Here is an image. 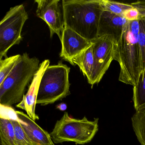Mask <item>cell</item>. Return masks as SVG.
Listing matches in <instances>:
<instances>
[{"label":"cell","instance_id":"2","mask_svg":"<svg viewBox=\"0 0 145 145\" xmlns=\"http://www.w3.org/2000/svg\"><path fill=\"white\" fill-rule=\"evenodd\" d=\"M138 33L139 20L128 22L115 45L114 57L120 66L119 80L133 87L137 84L142 72Z\"/></svg>","mask_w":145,"mask_h":145},{"label":"cell","instance_id":"1","mask_svg":"<svg viewBox=\"0 0 145 145\" xmlns=\"http://www.w3.org/2000/svg\"><path fill=\"white\" fill-rule=\"evenodd\" d=\"M64 27L92 42L98 38L103 9L101 0H62Z\"/></svg>","mask_w":145,"mask_h":145},{"label":"cell","instance_id":"6","mask_svg":"<svg viewBox=\"0 0 145 145\" xmlns=\"http://www.w3.org/2000/svg\"><path fill=\"white\" fill-rule=\"evenodd\" d=\"M28 19L23 5L11 7L0 23V60L7 58L8 50L22 40V32Z\"/></svg>","mask_w":145,"mask_h":145},{"label":"cell","instance_id":"21","mask_svg":"<svg viewBox=\"0 0 145 145\" xmlns=\"http://www.w3.org/2000/svg\"><path fill=\"white\" fill-rule=\"evenodd\" d=\"M123 17L129 22L137 21L139 20V13L136 8L133 7L125 12Z\"/></svg>","mask_w":145,"mask_h":145},{"label":"cell","instance_id":"9","mask_svg":"<svg viewBox=\"0 0 145 145\" xmlns=\"http://www.w3.org/2000/svg\"><path fill=\"white\" fill-rule=\"evenodd\" d=\"M61 50L60 56L74 66L72 60L92 45V43L68 28L62 33Z\"/></svg>","mask_w":145,"mask_h":145},{"label":"cell","instance_id":"14","mask_svg":"<svg viewBox=\"0 0 145 145\" xmlns=\"http://www.w3.org/2000/svg\"><path fill=\"white\" fill-rule=\"evenodd\" d=\"M0 138L1 145H18L10 118L1 116Z\"/></svg>","mask_w":145,"mask_h":145},{"label":"cell","instance_id":"12","mask_svg":"<svg viewBox=\"0 0 145 145\" xmlns=\"http://www.w3.org/2000/svg\"><path fill=\"white\" fill-rule=\"evenodd\" d=\"M17 119L32 142L35 145H56L50 134L43 129L35 120L21 111H15Z\"/></svg>","mask_w":145,"mask_h":145},{"label":"cell","instance_id":"17","mask_svg":"<svg viewBox=\"0 0 145 145\" xmlns=\"http://www.w3.org/2000/svg\"><path fill=\"white\" fill-rule=\"evenodd\" d=\"M22 55H15L0 60V84L12 71Z\"/></svg>","mask_w":145,"mask_h":145},{"label":"cell","instance_id":"19","mask_svg":"<svg viewBox=\"0 0 145 145\" xmlns=\"http://www.w3.org/2000/svg\"><path fill=\"white\" fill-rule=\"evenodd\" d=\"M14 127L17 142L18 145H35L29 139L23 129L19 120L10 118Z\"/></svg>","mask_w":145,"mask_h":145},{"label":"cell","instance_id":"11","mask_svg":"<svg viewBox=\"0 0 145 145\" xmlns=\"http://www.w3.org/2000/svg\"><path fill=\"white\" fill-rule=\"evenodd\" d=\"M128 22L122 16L103 11L99 22L98 37L111 36L116 45L120 40L125 26Z\"/></svg>","mask_w":145,"mask_h":145},{"label":"cell","instance_id":"15","mask_svg":"<svg viewBox=\"0 0 145 145\" xmlns=\"http://www.w3.org/2000/svg\"><path fill=\"white\" fill-rule=\"evenodd\" d=\"M131 121L137 140L141 145H145V108L136 111Z\"/></svg>","mask_w":145,"mask_h":145},{"label":"cell","instance_id":"4","mask_svg":"<svg viewBox=\"0 0 145 145\" xmlns=\"http://www.w3.org/2000/svg\"><path fill=\"white\" fill-rule=\"evenodd\" d=\"M98 118L89 120L86 117L78 119L67 112L57 120L50 135L54 143L73 142L84 145L91 141L98 130Z\"/></svg>","mask_w":145,"mask_h":145},{"label":"cell","instance_id":"22","mask_svg":"<svg viewBox=\"0 0 145 145\" xmlns=\"http://www.w3.org/2000/svg\"><path fill=\"white\" fill-rule=\"evenodd\" d=\"M134 8L138 10L139 13V20L145 19V1H138L130 3Z\"/></svg>","mask_w":145,"mask_h":145},{"label":"cell","instance_id":"16","mask_svg":"<svg viewBox=\"0 0 145 145\" xmlns=\"http://www.w3.org/2000/svg\"><path fill=\"white\" fill-rule=\"evenodd\" d=\"M133 100L136 111L145 108V69L140 74L135 86L133 87Z\"/></svg>","mask_w":145,"mask_h":145},{"label":"cell","instance_id":"18","mask_svg":"<svg viewBox=\"0 0 145 145\" xmlns=\"http://www.w3.org/2000/svg\"><path fill=\"white\" fill-rule=\"evenodd\" d=\"M103 10L123 16L125 12L133 8L131 4L121 3L111 0H101Z\"/></svg>","mask_w":145,"mask_h":145},{"label":"cell","instance_id":"13","mask_svg":"<svg viewBox=\"0 0 145 145\" xmlns=\"http://www.w3.org/2000/svg\"><path fill=\"white\" fill-rule=\"evenodd\" d=\"M72 62L74 66H78L89 82L90 80L94 65L93 44L79 56L73 58Z\"/></svg>","mask_w":145,"mask_h":145},{"label":"cell","instance_id":"20","mask_svg":"<svg viewBox=\"0 0 145 145\" xmlns=\"http://www.w3.org/2000/svg\"><path fill=\"white\" fill-rule=\"evenodd\" d=\"M138 43L140 53L142 72L145 69V19L139 20Z\"/></svg>","mask_w":145,"mask_h":145},{"label":"cell","instance_id":"8","mask_svg":"<svg viewBox=\"0 0 145 145\" xmlns=\"http://www.w3.org/2000/svg\"><path fill=\"white\" fill-rule=\"evenodd\" d=\"M36 15L46 23L52 38L55 34L61 40L64 29V19L62 1L59 0H36Z\"/></svg>","mask_w":145,"mask_h":145},{"label":"cell","instance_id":"23","mask_svg":"<svg viewBox=\"0 0 145 145\" xmlns=\"http://www.w3.org/2000/svg\"><path fill=\"white\" fill-rule=\"evenodd\" d=\"M57 107L60 110L63 111V110H66L67 108V106L65 103H61V104L58 105Z\"/></svg>","mask_w":145,"mask_h":145},{"label":"cell","instance_id":"3","mask_svg":"<svg viewBox=\"0 0 145 145\" xmlns=\"http://www.w3.org/2000/svg\"><path fill=\"white\" fill-rule=\"evenodd\" d=\"M40 61L36 57H29L25 52L8 76L0 84V104L11 106L22 102L27 86L33 80L40 67Z\"/></svg>","mask_w":145,"mask_h":145},{"label":"cell","instance_id":"10","mask_svg":"<svg viewBox=\"0 0 145 145\" xmlns=\"http://www.w3.org/2000/svg\"><path fill=\"white\" fill-rule=\"evenodd\" d=\"M50 64L49 59L44 60L40 63L39 68L29 87L27 92L24 97L22 102L16 105L18 108L25 110L27 114L35 121L39 119V116L35 113V108L40 81L44 72Z\"/></svg>","mask_w":145,"mask_h":145},{"label":"cell","instance_id":"5","mask_svg":"<svg viewBox=\"0 0 145 145\" xmlns=\"http://www.w3.org/2000/svg\"><path fill=\"white\" fill-rule=\"evenodd\" d=\"M70 71V68L61 61L57 65H50L41 78L36 104L46 106L69 95Z\"/></svg>","mask_w":145,"mask_h":145},{"label":"cell","instance_id":"7","mask_svg":"<svg viewBox=\"0 0 145 145\" xmlns=\"http://www.w3.org/2000/svg\"><path fill=\"white\" fill-rule=\"evenodd\" d=\"M94 65L89 84L93 86L101 81L114 60L115 45L110 36L98 37L92 41Z\"/></svg>","mask_w":145,"mask_h":145}]
</instances>
